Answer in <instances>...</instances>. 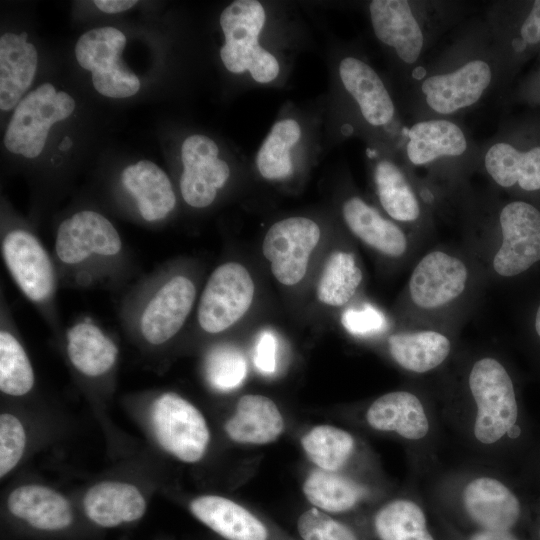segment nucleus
I'll return each instance as SVG.
<instances>
[{
	"mask_svg": "<svg viewBox=\"0 0 540 540\" xmlns=\"http://www.w3.org/2000/svg\"><path fill=\"white\" fill-rule=\"evenodd\" d=\"M283 417L276 404L263 395H245L240 398L235 414L226 422L228 436L247 444H267L282 433Z\"/></svg>",
	"mask_w": 540,
	"mask_h": 540,
	"instance_id": "obj_26",
	"label": "nucleus"
},
{
	"mask_svg": "<svg viewBox=\"0 0 540 540\" xmlns=\"http://www.w3.org/2000/svg\"><path fill=\"white\" fill-rule=\"evenodd\" d=\"M303 492L316 508L332 513L350 512L373 495L371 487L361 480L323 469L309 474Z\"/></svg>",
	"mask_w": 540,
	"mask_h": 540,
	"instance_id": "obj_28",
	"label": "nucleus"
},
{
	"mask_svg": "<svg viewBox=\"0 0 540 540\" xmlns=\"http://www.w3.org/2000/svg\"><path fill=\"white\" fill-rule=\"evenodd\" d=\"M125 35L114 27L94 28L75 45L79 65L92 73V84L101 95L127 98L140 89L138 77L121 60Z\"/></svg>",
	"mask_w": 540,
	"mask_h": 540,
	"instance_id": "obj_9",
	"label": "nucleus"
},
{
	"mask_svg": "<svg viewBox=\"0 0 540 540\" xmlns=\"http://www.w3.org/2000/svg\"><path fill=\"white\" fill-rule=\"evenodd\" d=\"M219 148L214 140L194 134L187 137L181 147L183 171L180 192L185 203L193 208L210 206L230 177L226 161L218 158Z\"/></svg>",
	"mask_w": 540,
	"mask_h": 540,
	"instance_id": "obj_14",
	"label": "nucleus"
},
{
	"mask_svg": "<svg viewBox=\"0 0 540 540\" xmlns=\"http://www.w3.org/2000/svg\"><path fill=\"white\" fill-rule=\"evenodd\" d=\"M151 424L158 443L187 463L199 461L206 452L210 432L202 413L174 392H164L152 402Z\"/></svg>",
	"mask_w": 540,
	"mask_h": 540,
	"instance_id": "obj_10",
	"label": "nucleus"
},
{
	"mask_svg": "<svg viewBox=\"0 0 540 540\" xmlns=\"http://www.w3.org/2000/svg\"><path fill=\"white\" fill-rule=\"evenodd\" d=\"M388 349L401 368L423 374L438 368L447 360L451 342L439 332L424 330L392 334L388 338Z\"/></svg>",
	"mask_w": 540,
	"mask_h": 540,
	"instance_id": "obj_32",
	"label": "nucleus"
},
{
	"mask_svg": "<svg viewBox=\"0 0 540 540\" xmlns=\"http://www.w3.org/2000/svg\"><path fill=\"white\" fill-rule=\"evenodd\" d=\"M371 24L375 36L392 47L398 57L415 63L423 48V33L407 1L374 0L369 4Z\"/></svg>",
	"mask_w": 540,
	"mask_h": 540,
	"instance_id": "obj_20",
	"label": "nucleus"
},
{
	"mask_svg": "<svg viewBox=\"0 0 540 540\" xmlns=\"http://www.w3.org/2000/svg\"><path fill=\"white\" fill-rule=\"evenodd\" d=\"M146 506V500L136 486L119 481L97 483L83 499L87 517L102 527L136 521L144 515Z\"/></svg>",
	"mask_w": 540,
	"mask_h": 540,
	"instance_id": "obj_22",
	"label": "nucleus"
},
{
	"mask_svg": "<svg viewBox=\"0 0 540 540\" xmlns=\"http://www.w3.org/2000/svg\"><path fill=\"white\" fill-rule=\"evenodd\" d=\"M26 432L12 414L0 416V475L4 477L20 461L26 447Z\"/></svg>",
	"mask_w": 540,
	"mask_h": 540,
	"instance_id": "obj_39",
	"label": "nucleus"
},
{
	"mask_svg": "<svg viewBox=\"0 0 540 540\" xmlns=\"http://www.w3.org/2000/svg\"><path fill=\"white\" fill-rule=\"evenodd\" d=\"M467 395L439 410L446 438L463 460L499 468L508 443L520 438V409L512 378L498 359H477L467 376Z\"/></svg>",
	"mask_w": 540,
	"mask_h": 540,
	"instance_id": "obj_1",
	"label": "nucleus"
},
{
	"mask_svg": "<svg viewBox=\"0 0 540 540\" xmlns=\"http://www.w3.org/2000/svg\"><path fill=\"white\" fill-rule=\"evenodd\" d=\"M538 538H539V540H540V528H539V530H538Z\"/></svg>",
	"mask_w": 540,
	"mask_h": 540,
	"instance_id": "obj_46",
	"label": "nucleus"
},
{
	"mask_svg": "<svg viewBox=\"0 0 540 540\" xmlns=\"http://www.w3.org/2000/svg\"><path fill=\"white\" fill-rule=\"evenodd\" d=\"M196 297L197 287L191 277L168 268L156 269L122 297V327L146 347L161 348L182 330Z\"/></svg>",
	"mask_w": 540,
	"mask_h": 540,
	"instance_id": "obj_4",
	"label": "nucleus"
},
{
	"mask_svg": "<svg viewBox=\"0 0 540 540\" xmlns=\"http://www.w3.org/2000/svg\"><path fill=\"white\" fill-rule=\"evenodd\" d=\"M364 419L372 430L393 434L405 444L413 481L442 464L439 453L446 435L439 410L415 392L397 390L379 396L367 407Z\"/></svg>",
	"mask_w": 540,
	"mask_h": 540,
	"instance_id": "obj_5",
	"label": "nucleus"
},
{
	"mask_svg": "<svg viewBox=\"0 0 540 540\" xmlns=\"http://www.w3.org/2000/svg\"><path fill=\"white\" fill-rule=\"evenodd\" d=\"M435 515L440 528L442 540H522L514 531H459L445 523L438 517L436 513Z\"/></svg>",
	"mask_w": 540,
	"mask_h": 540,
	"instance_id": "obj_42",
	"label": "nucleus"
},
{
	"mask_svg": "<svg viewBox=\"0 0 540 540\" xmlns=\"http://www.w3.org/2000/svg\"><path fill=\"white\" fill-rule=\"evenodd\" d=\"M341 322L348 332L356 336L377 334L387 326L383 313L370 304L346 310Z\"/></svg>",
	"mask_w": 540,
	"mask_h": 540,
	"instance_id": "obj_40",
	"label": "nucleus"
},
{
	"mask_svg": "<svg viewBox=\"0 0 540 540\" xmlns=\"http://www.w3.org/2000/svg\"><path fill=\"white\" fill-rule=\"evenodd\" d=\"M499 468L461 461L441 464L415 483L432 510L456 530L514 531L522 503Z\"/></svg>",
	"mask_w": 540,
	"mask_h": 540,
	"instance_id": "obj_2",
	"label": "nucleus"
},
{
	"mask_svg": "<svg viewBox=\"0 0 540 540\" xmlns=\"http://www.w3.org/2000/svg\"><path fill=\"white\" fill-rule=\"evenodd\" d=\"M484 164L501 187L518 184L526 191L540 189V146L521 151L507 142H497L487 150Z\"/></svg>",
	"mask_w": 540,
	"mask_h": 540,
	"instance_id": "obj_31",
	"label": "nucleus"
},
{
	"mask_svg": "<svg viewBox=\"0 0 540 540\" xmlns=\"http://www.w3.org/2000/svg\"><path fill=\"white\" fill-rule=\"evenodd\" d=\"M467 277V268L460 259L441 251L431 252L412 272L409 282L411 299L424 309L443 306L464 291Z\"/></svg>",
	"mask_w": 540,
	"mask_h": 540,
	"instance_id": "obj_17",
	"label": "nucleus"
},
{
	"mask_svg": "<svg viewBox=\"0 0 540 540\" xmlns=\"http://www.w3.org/2000/svg\"><path fill=\"white\" fill-rule=\"evenodd\" d=\"M362 272L351 253L337 251L330 255L317 285V297L329 306H342L356 293Z\"/></svg>",
	"mask_w": 540,
	"mask_h": 540,
	"instance_id": "obj_36",
	"label": "nucleus"
},
{
	"mask_svg": "<svg viewBox=\"0 0 540 540\" xmlns=\"http://www.w3.org/2000/svg\"><path fill=\"white\" fill-rule=\"evenodd\" d=\"M0 316V390L8 396H24L34 387L35 373L3 294Z\"/></svg>",
	"mask_w": 540,
	"mask_h": 540,
	"instance_id": "obj_27",
	"label": "nucleus"
},
{
	"mask_svg": "<svg viewBox=\"0 0 540 540\" xmlns=\"http://www.w3.org/2000/svg\"><path fill=\"white\" fill-rule=\"evenodd\" d=\"M499 222L503 241L493 268L501 276H515L540 260V212L527 202L513 201L503 207Z\"/></svg>",
	"mask_w": 540,
	"mask_h": 540,
	"instance_id": "obj_13",
	"label": "nucleus"
},
{
	"mask_svg": "<svg viewBox=\"0 0 540 540\" xmlns=\"http://www.w3.org/2000/svg\"><path fill=\"white\" fill-rule=\"evenodd\" d=\"M491 80L490 65L475 59L452 72L426 78L421 89L429 108L447 115L478 102Z\"/></svg>",
	"mask_w": 540,
	"mask_h": 540,
	"instance_id": "obj_16",
	"label": "nucleus"
},
{
	"mask_svg": "<svg viewBox=\"0 0 540 540\" xmlns=\"http://www.w3.org/2000/svg\"><path fill=\"white\" fill-rule=\"evenodd\" d=\"M7 506L12 515L45 531H58L73 521L71 506L57 491L43 485L28 484L14 489Z\"/></svg>",
	"mask_w": 540,
	"mask_h": 540,
	"instance_id": "obj_24",
	"label": "nucleus"
},
{
	"mask_svg": "<svg viewBox=\"0 0 540 540\" xmlns=\"http://www.w3.org/2000/svg\"><path fill=\"white\" fill-rule=\"evenodd\" d=\"M320 235L319 226L305 217L286 218L269 228L262 251L270 261L272 274L280 283L292 286L303 279Z\"/></svg>",
	"mask_w": 540,
	"mask_h": 540,
	"instance_id": "obj_12",
	"label": "nucleus"
},
{
	"mask_svg": "<svg viewBox=\"0 0 540 540\" xmlns=\"http://www.w3.org/2000/svg\"><path fill=\"white\" fill-rule=\"evenodd\" d=\"M204 369L213 389L228 392L238 388L245 380L247 361L237 347L218 344L207 353Z\"/></svg>",
	"mask_w": 540,
	"mask_h": 540,
	"instance_id": "obj_37",
	"label": "nucleus"
},
{
	"mask_svg": "<svg viewBox=\"0 0 540 540\" xmlns=\"http://www.w3.org/2000/svg\"><path fill=\"white\" fill-rule=\"evenodd\" d=\"M64 341L70 364L88 379L108 375L117 363V344L91 317H78L65 330Z\"/></svg>",
	"mask_w": 540,
	"mask_h": 540,
	"instance_id": "obj_18",
	"label": "nucleus"
},
{
	"mask_svg": "<svg viewBox=\"0 0 540 540\" xmlns=\"http://www.w3.org/2000/svg\"><path fill=\"white\" fill-rule=\"evenodd\" d=\"M342 213L349 229L367 245L391 257L405 252L407 240L403 231L359 197L345 201Z\"/></svg>",
	"mask_w": 540,
	"mask_h": 540,
	"instance_id": "obj_30",
	"label": "nucleus"
},
{
	"mask_svg": "<svg viewBox=\"0 0 540 540\" xmlns=\"http://www.w3.org/2000/svg\"><path fill=\"white\" fill-rule=\"evenodd\" d=\"M521 39L524 44H537L540 42V0H536L521 25Z\"/></svg>",
	"mask_w": 540,
	"mask_h": 540,
	"instance_id": "obj_43",
	"label": "nucleus"
},
{
	"mask_svg": "<svg viewBox=\"0 0 540 540\" xmlns=\"http://www.w3.org/2000/svg\"><path fill=\"white\" fill-rule=\"evenodd\" d=\"M0 250L14 284L46 324L57 331L61 327L57 306L61 283L53 255L32 230L20 225L3 228Z\"/></svg>",
	"mask_w": 540,
	"mask_h": 540,
	"instance_id": "obj_6",
	"label": "nucleus"
},
{
	"mask_svg": "<svg viewBox=\"0 0 540 540\" xmlns=\"http://www.w3.org/2000/svg\"><path fill=\"white\" fill-rule=\"evenodd\" d=\"M344 88L354 98L363 118L373 126H383L394 116V104L375 70L355 57H345L339 65Z\"/></svg>",
	"mask_w": 540,
	"mask_h": 540,
	"instance_id": "obj_21",
	"label": "nucleus"
},
{
	"mask_svg": "<svg viewBox=\"0 0 540 540\" xmlns=\"http://www.w3.org/2000/svg\"><path fill=\"white\" fill-rule=\"evenodd\" d=\"M297 529L302 540H363L352 526L311 508L298 519Z\"/></svg>",
	"mask_w": 540,
	"mask_h": 540,
	"instance_id": "obj_38",
	"label": "nucleus"
},
{
	"mask_svg": "<svg viewBox=\"0 0 540 540\" xmlns=\"http://www.w3.org/2000/svg\"><path fill=\"white\" fill-rule=\"evenodd\" d=\"M75 109L74 99L44 83L16 106L4 135L5 147L26 158L37 157L44 149L50 128L67 119Z\"/></svg>",
	"mask_w": 540,
	"mask_h": 540,
	"instance_id": "obj_8",
	"label": "nucleus"
},
{
	"mask_svg": "<svg viewBox=\"0 0 540 540\" xmlns=\"http://www.w3.org/2000/svg\"><path fill=\"white\" fill-rule=\"evenodd\" d=\"M120 181L142 221L149 224L164 221L175 209L172 183L155 163L142 160L128 165L122 171Z\"/></svg>",
	"mask_w": 540,
	"mask_h": 540,
	"instance_id": "obj_19",
	"label": "nucleus"
},
{
	"mask_svg": "<svg viewBox=\"0 0 540 540\" xmlns=\"http://www.w3.org/2000/svg\"><path fill=\"white\" fill-rule=\"evenodd\" d=\"M374 179L379 201L393 219L411 222L419 217L418 200L397 165L388 160L380 161L375 167Z\"/></svg>",
	"mask_w": 540,
	"mask_h": 540,
	"instance_id": "obj_34",
	"label": "nucleus"
},
{
	"mask_svg": "<svg viewBox=\"0 0 540 540\" xmlns=\"http://www.w3.org/2000/svg\"><path fill=\"white\" fill-rule=\"evenodd\" d=\"M254 297L248 270L237 262H225L209 276L197 307V323L208 334H218L238 322Z\"/></svg>",
	"mask_w": 540,
	"mask_h": 540,
	"instance_id": "obj_11",
	"label": "nucleus"
},
{
	"mask_svg": "<svg viewBox=\"0 0 540 540\" xmlns=\"http://www.w3.org/2000/svg\"><path fill=\"white\" fill-rule=\"evenodd\" d=\"M535 329H536V332H537L538 336L540 337V306H539V308L537 310V313H536Z\"/></svg>",
	"mask_w": 540,
	"mask_h": 540,
	"instance_id": "obj_45",
	"label": "nucleus"
},
{
	"mask_svg": "<svg viewBox=\"0 0 540 540\" xmlns=\"http://www.w3.org/2000/svg\"><path fill=\"white\" fill-rule=\"evenodd\" d=\"M302 446L308 458L319 469L339 472L347 466L357 453L355 437L341 428L319 425L307 432Z\"/></svg>",
	"mask_w": 540,
	"mask_h": 540,
	"instance_id": "obj_33",
	"label": "nucleus"
},
{
	"mask_svg": "<svg viewBox=\"0 0 540 540\" xmlns=\"http://www.w3.org/2000/svg\"><path fill=\"white\" fill-rule=\"evenodd\" d=\"M467 140L462 129L446 119L415 123L408 131L406 153L410 162L420 166L441 157L462 155Z\"/></svg>",
	"mask_w": 540,
	"mask_h": 540,
	"instance_id": "obj_29",
	"label": "nucleus"
},
{
	"mask_svg": "<svg viewBox=\"0 0 540 540\" xmlns=\"http://www.w3.org/2000/svg\"><path fill=\"white\" fill-rule=\"evenodd\" d=\"M278 341L270 330L262 331L254 347L253 360L256 368L265 375L276 372Z\"/></svg>",
	"mask_w": 540,
	"mask_h": 540,
	"instance_id": "obj_41",
	"label": "nucleus"
},
{
	"mask_svg": "<svg viewBox=\"0 0 540 540\" xmlns=\"http://www.w3.org/2000/svg\"><path fill=\"white\" fill-rule=\"evenodd\" d=\"M98 9L105 13H119L132 8L137 1L132 0H95Z\"/></svg>",
	"mask_w": 540,
	"mask_h": 540,
	"instance_id": "obj_44",
	"label": "nucleus"
},
{
	"mask_svg": "<svg viewBox=\"0 0 540 540\" xmlns=\"http://www.w3.org/2000/svg\"><path fill=\"white\" fill-rule=\"evenodd\" d=\"M371 527L379 540H442L436 515L415 483L382 503L372 515Z\"/></svg>",
	"mask_w": 540,
	"mask_h": 540,
	"instance_id": "obj_15",
	"label": "nucleus"
},
{
	"mask_svg": "<svg viewBox=\"0 0 540 540\" xmlns=\"http://www.w3.org/2000/svg\"><path fill=\"white\" fill-rule=\"evenodd\" d=\"M38 54L26 33L0 37V108L9 111L19 104L37 69Z\"/></svg>",
	"mask_w": 540,
	"mask_h": 540,
	"instance_id": "obj_23",
	"label": "nucleus"
},
{
	"mask_svg": "<svg viewBox=\"0 0 540 540\" xmlns=\"http://www.w3.org/2000/svg\"><path fill=\"white\" fill-rule=\"evenodd\" d=\"M300 137L301 128L294 119H283L272 126L256 156V165L262 177L277 180L292 173L290 149Z\"/></svg>",
	"mask_w": 540,
	"mask_h": 540,
	"instance_id": "obj_35",
	"label": "nucleus"
},
{
	"mask_svg": "<svg viewBox=\"0 0 540 540\" xmlns=\"http://www.w3.org/2000/svg\"><path fill=\"white\" fill-rule=\"evenodd\" d=\"M193 515L227 540H267L264 524L250 511L225 497L206 495L190 503Z\"/></svg>",
	"mask_w": 540,
	"mask_h": 540,
	"instance_id": "obj_25",
	"label": "nucleus"
},
{
	"mask_svg": "<svg viewBox=\"0 0 540 540\" xmlns=\"http://www.w3.org/2000/svg\"><path fill=\"white\" fill-rule=\"evenodd\" d=\"M52 255L60 283L67 287L118 288L132 271L131 255L117 228L95 210L74 212L59 223Z\"/></svg>",
	"mask_w": 540,
	"mask_h": 540,
	"instance_id": "obj_3",
	"label": "nucleus"
},
{
	"mask_svg": "<svg viewBox=\"0 0 540 540\" xmlns=\"http://www.w3.org/2000/svg\"><path fill=\"white\" fill-rule=\"evenodd\" d=\"M265 21L264 7L256 0L233 1L221 12L225 43L220 57L229 72L248 71L258 83H269L278 76V60L259 43Z\"/></svg>",
	"mask_w": 540,
	"mask_h": 540,
	"instance_id": "obj_7",
	"label": "nucleus"
}]
</instances>
